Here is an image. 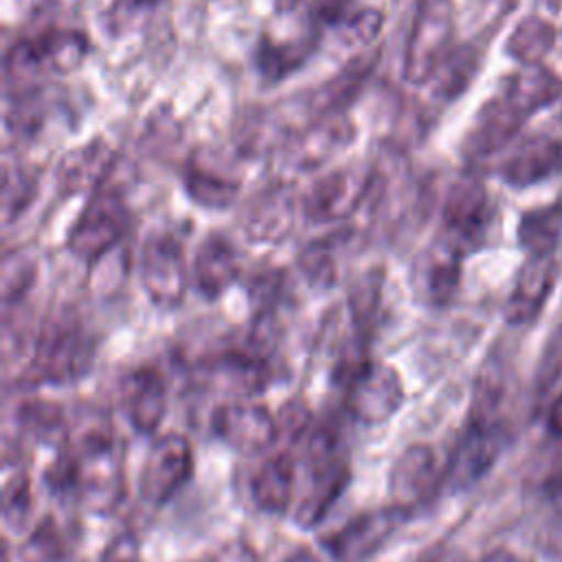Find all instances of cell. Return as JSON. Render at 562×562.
<instances>
[{
	"label": "cell",
	"mask_w": 562,
	"mask_h": 562,
	"mask_svg": "<svg viewBox=\"0 0 562 562\" xmlns=\"http://www.w3.org/2000/svg\"><path fill=\"white\" fill-rule=\"evenodd\" d=\"M296 461L288 452L268 457L250 479V496L266 514H283L294 501Z\"/></svg>",
	"instance_id": "cell-24"
},
{
	"label": "cell",
	"mask_w": 562,
	"mask_h": 562,
	"mask_svg": "<svg viewBox=\"0 0 562 562\" xmlns=\"http://www.w3.org/2000/svg\"><path fill=\"white\" fill-rule=\"evenodd\" d=\"M4 520L7 522H22L31 507V483L29 476L15 468V472H9L4 468Z\"/></svg>",
	"instance_id": "cell-37"
},
{
	"label": "cell",
	"mask_w": 562,
	"mask_h": 562,
	"mask_svg": "<svg viewBox=\"0 0 562 562\" xmlns=\"http://www.w3.org/2000/svg\"><path fill=\"white\" fill-rule=\"evenodd\" d=\"M33 279H35L33 259L26 257L24 252H9L2 261V283H0L4 307L20 301L29 292Z\"/></svg>",
	"instance_id": "cell-36"
},
{
	"label": "cell",
	"mask_w": 562,
	"mask_h": 562,
	"mask_svg": "<svg viewBox=\"0 0 562 562\" xmlns=\"http://www.w3.org/2000/svg\"><path fill=\"white\" fill-rule=\"evenodd\" d=\"M404 516L406 512L395 505L360 514L336 531L327 547L340 562H362L386 542V538L402 525Z\"/></svg>",
	"instance_id": "cell-16"
},
{
	"label": "cell",
	"mask_w": 562,
	"mask_h": 562,
	"mask_svg": "<svg viewBox=\"0 0 562 562\" xmlns=\"http://www.w3.org/2000/svg\"><path fill=\"white\" fill-rule=\"evenodd\" d=\"M555 283L553 255L527 257L520 266L509 299L505 303V318L512 325L531 323L544 307Z\"/></svg>",
	"instance_id": "cell-21"
},
{
	"label": "cell",
	"mask_w": 562,
	"mask_h": 562,
	"mask_svg": "<svg viewBox=\"0 0 562 562\" xmlns=\"http://www.w3.org/2000/svg\"><path fill=\"white\" fill-rule=\"evenodd\" d=\"M516 235L527 257L553 255L562 237V204L551 202V204L525 211L518 220Z\"/></svg>",
	"instance_id": "cell-28"
},
{
	"label": "cell",
	"mask_w": 562,
	"mask_h": 562,
	"mask_svg": "<svg viewBox=\"0 0 562 562\" xmlns=\"http://www.w3.org/2000/svg\"><path fill=\"white\" fill-rule=\"evenodd\" d=\"M283 562H321V560H318V555H316L314 551H310V549H299V551L290 553Z\"/></svg>",
	"instance_id": "cell-46"
},
{
	"label": "cell",
	"mask_w": 562,
	"mask_h": 562,
	"mask_svg": "<svg viewBox=\"0 0 562 562\" xmlns=\"http://www.w3.org/2000/svg\"><path fill=\"white\" fill-rule=\"evenodd\" d=\"M562 169V140L553 134L540 132L522 138L505 158L501 176L509 187L538 184Z\"/></svg>",
	"instance_id": "cell-19"
},
{
	"label": "cell",
	"mask_w": 562,
	"mask_h": 562,
	"mask_svg": "<svg viewBox=\"0 0 562 562\" xmlns=\"http://www.w3.org/2000/svg\"><path fill=\"white\" fill-rule=\"evenodd\" d=\"M193 562H255V555L252 551L241 544V542H231V544H224L222 549L204 555V558H198Z\"/></svg>",
	"instance_id": "cell-42"
},
{
	"label": "cell",
	"mask_w": 562,
	"mask_h": 562,
	"mask_svg": "<svg viewBox=\"0 0 562 562\" xmlns=\"http://www.w3.org/2000/svg\"><path fill=\"white\" fill-rule=\"evenodd\" d=\"M461 252L443 237L424 250L413 266L415 296L426 305H446L454 296L461 279Z\"/></svg>",
	"instance_id": "cell-17"
},
{
	"label": "cell",
	"mask_w": 562,
	"mask_h": 562,
	"mask_svg": "<svg viewBox=\"0 0 562 562\" xmlns=\"http://www.w3.org/2000/svg\"><path fill=\"white\" fill-rule=\"evenodd\" d=\"M239 277V255L231 239L220 233H211L198 246L193 266H191V281L195 290L206 296L215 299L224 290H228Z\"/></svg>",
	"instance_id": "cell-23"
},
{
	"label": "cell",
	"mask_w": 562,
	"mask_h": 562,
	"mask_svg": "<svg viewBox=\"0 0 562 562\" xmlns=\"http://www.w3.org/2000/svg\"><path fill=\"white\" fill-rule=\"evenodd\" d=\"M555 46V29L549 20L540 15L522 18L507 37L505 50L520 66L542 64L544 57Z\"/></svg>",
	"instance_id": "cell-31"
},
{
	"label": "cell",
	"mask_w": 562,
	"mask_h": 562,
	"mask_svg": "<svg viewBox=\"0 0 562 562\" xmlns=\"http://www.w3.org/2000/svg\"><path fill=\"white\" fill-rule=\"evenodd\" d=\"M305 465H307V490L296 505V522L312 527L327 509L336 503L351 479L347 459L340 452L338 437L331 428H310L305 435Z\"/></svg>",
	"instance_id": "cell-2"
},
{
	"label": "cell",
	"mask_w": 562,
	"mask_h": 562,
	"mask_svg": "<svg viewBox=\"0 0 562 562\" xmlns=\"http://www.w3.org/2000/svg\"><path fill=\"white\" fill-rule=\"evenodd\" d=\"M549 553L555 562H562V520L551 529L549 536Z\"/></svg>",
	"instance_id": "cell-44"
},
{
	"label": "cell",
	"mask_w": 562,
	"mask_h": 562,
	"mask_svg": "<svg viewBox=\"0 0 562 562\" xmlns=\"http://www.w3.org/2000/svg\"><path fill=\"white\" fill-rule=\"evenodd\" d=\"M481 562H525V560L509 549H496V551L487 553Z\"/></svg>",
	"instance_id": "cell-45"
},
{
	"label": "cell",
	"mask_w": 562,
	"mask_h": 562,
	"mask_svg": "<svg viewBox=\"0 0 562 562\" xmlns=\"http://www.w3.org/2000/svg\"><path fill=\"white\" fill-rule=\"evenodd\" d=\"M193 474V448L187 437L167 432L158 437L140 470V496L145 503L160 507L176 496V492Z\"/></svg>",
	"instance_id": "cell-10"
},
{
	"label": "cell",
	"mask_w": 562,
	"mask_h": 562,
	"mask_svg": "<svg viewBox=\"0 0 562 562\" xmlns=\"http://www.w3.org/2000/svg\"><path fill=\"white\" fill-rule=\"evenodd\" d=\"M345 24V35L347 42H360V44H371L373 37L380 33L382 26V13L375 9H362L353 13L351 18L342 20Z\"/></svg>",
	"instance_id": "cell-39"
},
{
	"label": "cell",
	"mask_w": 562,
	"mask_h": 562,
	"mask_svg": "<svg viewBox=\"0 0 562 562\" xmlns=\"http://www.w3.org/2000/svg\"><path fill=\"white\" fill-rule=\"evenodd\" d=\"M283 290V272L281 270H263L250 281V299L255 307L266 316L272 303L279 299Z\"/></svg>",
	"instance_id": "cell-38"
},
{
	"label": "cell",
	"mask_w": 562,
	"mask_h": 562,
	"mask_svg": "<svg viewBox=\"0 0 562 562\" xmlns=\"http://www.w3.org/2000/svg\"><path fill=\"white\" fill-rule=\"evenodd\" d=\"M373 173L362 167H340L318 178L303 198V215L310 222H334L345 220L360 209Z\"/></svg>",
	"instance_id": "cell-12"
},
{
	"label": "cell",
	"mask_w": 562,
	"mask_h": 562,
	"mask_svg": "<svg viewBox=\"0 0 562 562\" xmlns=\"http://www.w3.org/2000/svg\"><path fill=\"white\" fill-rule=\"evenodd\" d=\"M382 283H384V272L369 270L349 290L351 321L358 329V336L364 340L369 338L371 329L375 327V318H378L380 303H382Z\"/></svg>",
	"instance_id": "cell-33"
},
{
	"label": "cell",
	"mask_w": 562,
	"mask_h": 562,
	"mask_svg": "<svg viewBox=\"0 0 562 562\" xmlns=\"http://www.w3.org/2000/svg\"><path fill=\"white\" fill-rule=\"evenodd\" d=\"M503 448V432L485 411H476L465 424L461 437L450 452L443 468V479L457 490L470 487L479 481L496 461Z\"/></svg>",
	"instance_id": "cell-11"
},
{
	"label": "cell",
	"mask_w": 562,
	"mask_h": 562,
	"mask_svg": "<svg viewBox=\"0 0 562 562\" xmlns=\"http://www.w3.org/2000/svg\"><path fill=\"white\" fill-rule=\"evenodd\" d=\"M101 562H143L138 540L132 533H119L108 544Z\"/></svg>",
	"instance_id": "cell-41"
},
{
	"label": "cell",
	"mask_w": 562,
	"mask_h": 562,
	"mask_svg": "<svg viewBox=\"0 0 562 562\" xmlns=\"http://www.w3.org/2000/svg\"><path fill=\"white\" fill-rule=\"evenodd\" d=\"M443 470H439L437 457L430 446L415 443L406 448L395 459L389 474V492L393 505L404 512L417 507L435 494Z\"/></svg>",
	"instance_id": "cell-15"
},
{
	"label": "cell",
	"mask_w": 562,
	"mask_h": 562,
	"mask_svg": "<svg viewBox=\"0 0 562 562\" xmlns=\"http://www.w3.org/2000/svg\"><path fill=\"white\" fill-rule=\"evenodd\" d=\"M140 283L158 307H176L187 292L184 248L171 233H154L140 248Z\"/></svg>",
	"instance_id": "cell-7"
},
{
	"label": "cell",
	"mask_w": 562,
	"mask_h": 562,
	"mask_svg": "<svg viewBox=\"0 0 562 562\" xmlns=\"http://www.w3.org/2000/svg\"><path fill=\"white\" fill-rule=\"evenodd\" d=\"M441 220L446 239L463 255L481 244L490 220L492 206L485 184L476 176H461L448 189Z\"/></svg>",
	"instance_id": "cell-9"
},
{
	"label": "cell",
	"mask_w": 562,
	"mask_h": 562,
	"mask_svg": "<svg viewBox=\"0 0 562 562\" xmlns=\"http://www.w3.org/2000/svg\"><path fill=\"white\" fill-rule=\"evenodd\" d=\"M20 558L24 562H59L66 555L64 536L53 518H44L20 544Z\"/></svg>",
	"instance_id": "cell-35"
},
{
	"label": "cell",
	"mask_w": 562,
	"mask_h": 562,
	"mask_svg": "<svg viewBox=\"0 0 562 562\" xmlns=\"http://www.w3.org/2000/svg\"><path fill=\"white\" fill-rule=\"evenodd\" d=\"M75 496L94 514H110L123 498V461L108 417L79 419L68 430Z\"/></svg>",
	"instance_id": "cell-1"
},
{
	"label": "cell",
	"mask_w": 562,
	"mask_h": 562,
	"mask_svg": "<svg viewBox=\"0 0 562 562\" xmlns=\"http://www.w3.org/2000/svg\"><path fill=\"white\" fill-rule=\"evenodd\" d=\"M114 162V147L105 138L97 136L61 156L55 173L57 187L64 195H79L86 191L94 193L105 184Z\"/></svg>",
	"instance_id": "cell-18"
},
{
	"label": "cell",
	"mask_w": 562,
	"mask_h": 562,
	"mask_svg": "<svg viewBox=\"0 0 562 562\" xmlns=\"http://www.w3.org/2000/svg\"><path fill=\"white\" fill-rule=\"evenodd\" d=\"M338 386L345 393L349 413L364 424H384L404 402L400 375L391 367L373 360H367Z\"/></svg>",
	"instance_id": "cell-8"
},
{
	"label": "cell",
	"mask_w": 562,
	"mask_h": 562,
	"mask_svg": "<svg viewBox=\"0 0 562 562\" xmlns=\"http://www.w3.org/2000/svg\"><path fill=\"white\" fill-rule=\"evenodd\" d=\"M378 55L380 53L373 50V53H364V55L351 59V64H347L336 77H331L325 86H321L312 99L314 110L321 112V116L338 114L360 92L364 79L375 68Z\"/></svg>",
	"instance_id": "cell-27"
},
{
	"label": "cell",
	"mask_w": 562,
	"mask_h": 562,
	"mask_svg": "<svg viewBox=\"0 0 562 562\" xmlns=\"http://www.w3.org/2000/svg\"><path fill=\"white\" fill-rule=\"evenodd\" d=\"M450 37L452 0H417L404 48V79L411 83L430 81L450 50Z\"/></svg>",
	"instance_id": "cell-4"
},
{
	"label": "cell",
	"mask_w": 562,
	"mask_h": 562,
	"mask_svg": "<svg viewBox=\"0 0 562 562\" xmlns=\"http://www.w3.org/2000/svg\"><path fill=\"white\" fill-rule=\"evenodd\" d=\"M303 0H274V11L277 13H288L292 9H296Z\"/></svg>",
	"instance_id": "cell-48"
},
{
	"label": "cell",
	"mask_w": 562,
	"mask_h": 562,
	"mask_svg": "<svg viewBox=\"0 0 562 562\" xmlns=\"http://www.w3.org/2000/svg\"><path fill=\"white\" fill-rule=\"evenodd\" d=\"M121 400L125 417L134 430L143 435L158 430L167 411V389L162 375L156 369L145 367L132 371L123 380Z\"/></svg>",
	"instance_id": "cell-22"
},
{
	"label": "cell",
	"mask_w": 562,
	"mask_h": 562,
	"mask_svg": "<svg viewBox=\"0 0 562 562\" xmlns=\"http://www.w3.org/2000/svg\"><path fill=\"white\" fill-rule=\"evenodd\" d=\"M547 428H549L553 435L562 437V393L553 400V404H551V408H549Z\"/></svg>",
	"instance_id": "cell-43"
},
{
	"label": "cell",
	"mask_w": 562,
	"mask_h": 562,
	"mask_svg": "<svg viewBox=\"0 0 562 562\" xmlns=\"http://www.w3.org/2000/svg\"><path fill=\"white\" fill-rule=\"evenodd\" d=\"M127 226V209L123 198L114 189H97L83 211L77 215L70 233H68V250L86 261H99L105 252H110L123 237Z\"/></svg>",
	"instance_id": "cell-5"
},
{
	"label": "cell",
	"mask_w": 562,
	"mask_h": 562,
	"mask_svg": "<svg viewBox=\"0 0 562 562\" xmlns=\"http://www.w3.org/2000/svg\"><path fill=\"white\" fill-rule=\"evenodd\" d=\"M213 430L224 443L246 454L263 452L279 439L277 417L266 406L241 400L215 408Z\"/></svg>",
	"instance_id": "cell-14"
},
{
	"label": "cell",
	"mask_w": 562,
	"mask_h": 562,
	"mask_svg": "<svg viewBox=\"0 0 562 562\" xmlns=\"http://www.w3.org/2000/svg\"><path fill=\"white\" fill-rule=\"evenodd\" d=\"M476 68H479V53L474 46H461V48L448 50V55L441 59V64L430 77L435 83V92L441 99L459 97L470 86Z\"/></svg>",
	"instance_id": "cell-32"
},
{
	"label": "cell",
	"mask_w": 562,
	"mask_h": 562,
	"mask_svg": "<svg viewBox=\"0 0 562 562\" xmlns=\"http://www.w3.org/2000/svg\"><path fill=\"white\" fill-rule=\"evenodd\" d=\"M560 101H562V97H560ZM560 116H562V110H560Z\"/></svg>",
	"instance_id": "cell-49"
},
{
	"label": "cell",
	"mask_w": 562,
	"mask_h": 562,
	"mask_svg": "<svg viewBox=\"0 0 562 562\" xmlns=\"http://www.w3.org/2000/svg\"><path fill=\"white\" fill-rule=\"evenodd\" d=\"M29 40H31L44 70H53V72L75 70L88 53V40L79 31L50 29V31H42V33L33 35Z\"/></svg>",
	"instance_id": "cell-29"
},
{
	"label": "cell",
	"mask_w": 562,
	"mask_h": 562,
	"mask_svg": "<svg viewBox=\"0 0 562 562\" xmlns=\"http://www.w3.org/2000/svg\"><path fill=\"white\" fill-rule=\"evenodd\" d=\"M501 97H505L525 119H529L533 112L562 97V79H558L555 72L542 64L520 66L505 79Z\"/></svg>",
	"instance_id": "cell-25"
},
{
	"label": "cell",
	"mask_w": 562,
	"mask_h": 562,
	"mask_svg": "<svg viewBox=\"0 0 562 562\" xmlns=\"http://www.w3.org/2000/svg\"><path fill=\"white\" fill-rule=\"evenodd\" d=\"M353 0H310V18L316 26H336Z\"/></svg>",
	"instance_id": "cell-40"
},
{
	"label": "cell",
	"mask_w": 562,
	"mask_h": 562,
	"mask_svg": "<svg viewBox=\"0 0 562 562\" xmlns=\"http://www.w3.org/2000/svg\"><path fill=\"white\" fill-rule=\"evenodd\" d=\"M184 189L189 198L206 209H226L239 195V180L228 178L195 158L184 169Z\"/></svg>",
	"instance_id": "cell-30"
},
{
	"label": "cell",
	"mask_w": 562,
	"mask_h": 562,
	"mask_svg": "<svg viewBox=\"0 0 562 562\" xmlns=\"http://www.w3.org/2000/svg\"><path fill=\"white\" fill-rule=\"evenodd\" d=\"M525 121L527 119L505 97L498 94L485 101L468 130L463 143L465 154L470 158H485L501 151L518 134Z\"/></svg>",
	"instance_id": "cell-20"
},
{
	"label": "cell",
	"mask_w": 562,
	"mask_h": 562,
	"mask_svg": "<svg viewBox=\"0 0 562 562\" xmlns=\"http://www.w3.org/2000/svg\"><path fill=\"white\" fill-rule=\"evenodd\" d=\"M299 202L288 182H274L246 202L241 211V231L255 244H279L296 224Z\"/></svg>",
	"instance_id": "cell-13"
},
{
	"label": "cell",
	"mask_w": 562,
	"mask_h": 562,
	"mask_svg": "<svg viewBox=\"0 0 562 562\" xmlns=\"http://www.w3.org/2000/svg\"><path fill=\"white\" fill-rule=\"evenodd\" d=\"M94 358V340L88 329L70 316L48 321L37 334L31 373L40 382L70 384L83 378Z\"/></svg>",
	"instance_id": "cell-3"
},
{
	"label": "cell",
	"mask_w": 562,
	"mask_h": 562,
	"mask_svg": "<svg viewBox=\"0 0 562 562\" xmlns=\"http://www.w3.org/2000/svg\"><path fill=\"white\" fill-rule=\"evenodd\" d=\"M340 235H325L305 244L299 252V268L303 277L316 288H329L336 281V246Z\"/></svg>",
	"instance_id": "cell-34"
},
{
	"label": "cell",
	"mask_w": 562,
	"mask_h": 562,
	"mask_svg": "<svg viewBox=\"0 0 562 562\" xmlns=\"http://www.w3.org/2000/svg\"><path fill=\"white\" fill-rule=\"evenodd\" d=\"M353 123L342 112L321 116L281 145L277 169L288 178L312 171L342 151L353 140Z\"/></svg>",
	"instance_id": "cell-6"
},
{
	"label": "cell",
	"mask_w": 562,
	"mask_h": 562,
	"mask_svg": "<svg viewBox=\"0 0 562 562\" xmlns=\"http://www.w3.org/2000/svg\"><path fill=\"white\" fill-rule=\"evenodd\" d=\"M316 37H296V40H277L272 35H261L255 53V64L259 75L274 83L299 70L310 53L314 50Z\"/></svg>",
	"instance_id": "cell-26"
},
{
	"label": "cell",
	"mask_w": 562,
	"mask_h": 562,
	"mask_svg": "<svg viewBox=\"0 0 562 562\" xmlns=\"http://www.w3.org/2000/svg\"><path fill=\"white\" fill-rule=\"evenodd\" d=\"M160 0H121V4L125 7V9H151V7H156Z\"/></svg>",
	"instance_id": "cell-47"
}]
</instances>
